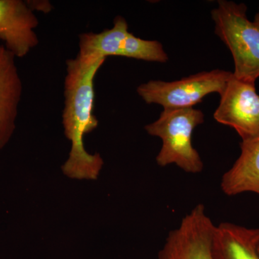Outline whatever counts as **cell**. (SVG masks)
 Instances as JSON below:
<instances>
[{
    "label": "cell",
    "mask_w": 259,
    "mask_h": 259,
    "mask_svg": "<svg viewBox=\"0 0 259 259\" xmlns=\"http://www.w3.org/2000/svg\"><path fill=\"white\" fill-rule=\"evenodd\" d=\"M105 60L89 64L76 57L66 61L62 124L71 148L61 169L74 180H96L104 165L100 153L90 154L86 151L83 139L98 127L99 121L93 114L95 79Z\"/></svg>",
    "instance_id": "cell-1"
},
{
    "label": "cell",
    "mask_w": 259,
    "mask_h": 259,
    "mask_svg": "<svg viewBox=\"0 0 259 259\" xmlns=\"http://www.w3.org/2000/svg\"><path fill=\"white\" fill-rule=\"evenodd\" d=\"M204 121L203 112L194 107L163 109L157 120L145 126L150 136L162 141L156 158L158 166L175 164L187 173L202 172L204 163L192 139L194 130Z\"/></svg>",
    "instance_id": "cell-2"
},
{
    "label": "cell",
    "mask_w": 259,
    "mask_h": 259,
    "mask_svg": "<svg viewBox=\"0 0 259 259\" xmlns=\"http://www.w3.org/2000/svg\"><path fill=\"white\" fill-rule=\"evenodd\" d=\"M215 32L231 51L235 77L255 83L259 77V28L247 18L243 3L220 0L212 10Z\"/></svg>",
    "instance_id": "cell-3"
},
{
    "label": "cell",
    "mask_w": 259,
    "mask_h": 259,
    "mask_svg": "<svg viewBox=\"0 0 259 259\" xmlns=\"http://www.w3.org/2000/svg\"><path fill=\"white\" fill-rule=\"evenodd\" d=\"M79 47L76 57L84 63L95 62L111 56L153 62L165 63L168 60L161 42L135 36L129 32L127 20L122 16L116 17L112 28L97 33H81Z\"/></svg>",
    "instance_id": "cell-4"
},
{
    "label": "cell",
    "mask_w": 259,
    "mask_h": 259,
    "mask_svg": "<svg viewBox=\"0 0 259 259\" xmlns=\"http://www.w3.org/2000/svg\"><path fill=\"white\" fill-rule=\"evenodd\" d=\"M233 73L216 69L202 71L174 81L151 80L141 83L137 93L147 104H157L163 109L191 108L212 93L224 91Z\"/></svg>",
    "instance_id": "cell-5"
},
{
    "label": "cell",
    "mask_w": 259,
    "mask_h": 259,
    "mask_svg": "<svg viewBox=\"0 0 259 259\" xmlns=\"http://www.w3.org/2000/svg\"><path fill=\"white\" fill-rule=\"evenodd\" d=\"M214 227L204 204H197L184 216L179 226L169 232L158 259H213Z\"/></svg>",
    "instance_id": "cell-6"
},
{
    "label": "cell",
    "mask_w": 259,
    "mask_h": 259,
    "mask_svg": "<svg viewBox=\"0 0 259 259\" xmlns=\"http://www.w3.org/2000/svg\"><path fill=\"white\" fill-rule=\"evenodd\" d=\"M214 120L233 127L242 141L259 135V95L255 83L237 79L232 75L221 95Z\"/></svg>",
    "instance_id": "cell-7"
},
{
    "label": "cell",
    "mask_w": 259,
    "mask_h": 259,
    "mask_svg": "<svg viewBox=\"0 0 259 259\" xmlns=\"http://www.w3.org/2000/svg\"><path fill=\"white\" fill-rule=\"evenodd\" d=\"M39 21L27 3L0 0V40L16 58H23L38 44Z\"/></svg>",
    "instance_id": "cell-8"
},
{
    "label": "cell",
    "mask_w": 259,
    "mask_h": 259,
    "mask_svg": "<svg viewBox=\"0 0 259 259\" xmlns=\"http://www.w3.org/2000/svg\"><path fill=\"white\" fill-rule=\"evenodd\" d=\"M15 58L13 53L0 45V151L14 134L23 94Z\"/></svg>",
    "instance_id": "cell-9"
},
{
    "label": "cell",
    "mask_w": 259,
    "mask_h": 259,
    "mask_svg": "<svg viewBox=\"0 0 259 259\" xmlns=\"http://www.w3.org/2000/svg\"><path fill=\"white\" fill-rule=\"evenodd\" d=\"M212 255L213 259H259V227L228 222L215 225Z\"/></svg>",
    "instance_id": "cell-10"
},
{
    "label": "cell",
    "mask_w": 259,
    "mask_h": 259,
    "mask_svg": "<svg viewBox=\"0 0 259 259\" xmlns=\"http://www.w3.org/2000/svg\"><path fill=\"white\" fill-rule=\"evenodd\" d=\"M221 187L228 196L245 192L259 196V135L242 141L241 154L223 175Z\"/></svg>",
    "instance_id": "cell-11"
},
{
    "label": "cell",
    "mask_w": 259,
    "mask_h": 259,
    "mask_svg": "<svg viewBox=\"0 0 259 259\" xmlns=\"http://www.w3.org/2000/svg\"><path fill=\"white\" fill-rule=\"evenodd\" d=\"M27 4L32 11L37 10V11H42L47 13L52 10L51 3L48 1H28L27 2Z\"/></svg>",
    "instance_id": "cell-12"
},
{
    "label": "cell",
    "mask_w": 259,
    "mask_h": 259,
    "mask_svg": "<svg viewBox=\"0 0 259 259\" xmlns=\"http://www.w3.org/2000/svg\"><path fill=\"white\" fill-rule=\"evenodd\" d=\"M253 22H254L255 25H256L257 26H258L259 28V8L258 13H257L255 15V18L254 20H253Z\"/></svg>",
    "instance_id": "cell-13"
}]
</instances>
